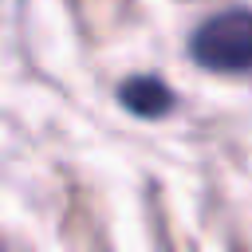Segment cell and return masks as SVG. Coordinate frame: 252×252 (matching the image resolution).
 I'll return each instance as SVG.
<instances>
[{
  "instance_id": "6da1fadb",
  "label": "cell",
  "mask_w": 252,
  "mask_h": 252,
  "mask_svg": "<svg viewBox=\"0 0 252 252\" xmlns=\"http://www.w3.org/2000/svg\"><path fill=\"white\" fill-rule=\"evenodd\" d=\"M189 55L197 67L217 75H248L252 71V8H224L197 24L189 35Z\"/></svg>"
},
{
  "instance_id": "7a4b0ae2",
  "label": "cell",
  "mask_w": 252,
  "mask_h": 252,
  "mask_svg": "<svg viewBox=\"0 0 252 252\" xmlns=\"http://www.w3.org/2000/svg\"><path fill=\"white\" fill-rule=\"evenodd\" d=\"M118 102L138 118H161L173 110V91L158 75H130L118 87Z\"/></svg>"
}]
</instances>
